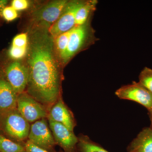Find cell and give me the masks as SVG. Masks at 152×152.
Returning <instances> with one entry per match:
<instances>
[{"instance_id": "obj_1", "label": "cell", "mask_w": 152, "mask_h": 152, "mask_svg": "<svg viewBox=\"0 0 152 152\" xmlns=\"http://www.w3.org/2000/svg\"><path fill=\"white\" fill-rule=\"evenodd\" d=\"M29 51L28 94L42 104L50 105L59 98L61 67L55 56L54 39L46 28L32 31Z\"/></svg>"}, {"instance_id": "obj_10", "label": "cell", "mask_w": 152, "mask_h": 152, "mask_svg": "<svg viewBox=\"0 0 152 152\" xmlns=\"http://www.w3.org/2000/svg\"><path fill=\"white\" fill-rule=\"evenodd\" d=\"M49 127L56 144L61 147L65 152H75L78 142V138L73 132L60 123L48 118Z\"/></svg>"}, {"instance_id": "obj_24", "label": "cell", "mask_w": 152, "mask_h": 152, "mask_svg": "<svg viewBox=\"0 0 152 152\" xmlns=\"http://www.w3.org/2000/svg\"><path fill=\"white\" fill-rule=\"evenodd\" d=\"M7 3V1L0 0V16H2V12L3 10L5 7Z\"/></svg>"}, {"instance_id": "obj_11", "label": "cell", "mask_w": 152, "mask_h": 152, "mask_svg": "<svg viewBox=\"0 0 152 152\" xmlns=\"http://www.w3.org/2000/svg\"><path fill=\"white\" fill-rule=\"evenodd\" d=\"M54 104L50 110L48 118L64 125L73 132L75 123L72 113L61 98Z\"/></svg>"}, {"instance_id": "obj_21", "label": "cell", "mask_w": 152, "mask_h": 152, "mask_svg": "<svg viewBox=\"0 0 152 152\" xmlns=\"http://www.w3.org/2000/svg\"><path fill=\"white\" fill-rule=\"evenodd\" d=\"M2 16L7 21H12L18 18V11L15 10L12 6L6 7L2 12Z\"/></svg>"}, {"instance_id": "obj_19", "label": "cell", "mask_w": 152, "mask_h": 152, "mask_svg": "<svg viewBox=\"0 0 152 152\" xmlns=\"http://www.w3.org/2000/svg\"><path fill=\"white\" fill-rule=\"evenodd\" d=\"M28 47L20 48L12 45L9 50V56L13 60L22 59L26 56L28 53Z\"/></svg>"}, {"instance_id": "obj_15", "label": "cell", "mask_w": 152, "mask_h": 152, "mask_svg": "<svg viewBox=\"0 0 152 152\" xmlns=\"http://www.w3.org/2000/svg\"><path fill=\"white\" fill-rule=\"evenodd\" d=\"M77 146L79 152H109L98 144L91 140L88 137L78 138Z\"/></svg>"}, {"instance_id": "obj_18", "label": "cell", "mask_w": 152, "mask_h": 152, "mask_svg": "<svg viewBox=\"0 0 152 152\" xmlns=\"http://www.w3.org/2000/svg\"><path fill=\"white\" fill-rule=\"evenodd\" d=\"M139 82L152 94V69L145 67L140 73Z\"/></svg>"}, {"instance_id": "obj_12", "label": "cell", "mask_w": 152, "mask_h": 152, "mask_svg": "<svg viewBox=\"0 0 152 152\" xmlns=\"http://www.w3.org/2000/svg\"><path fill=\"white\" fill-rule=\"evenodd\" d=\"M18 96L7 80L0 79V113L16 109Z\"/></svg>"}, {"instance_id": "obj_4", "label": "cell", "mask_w": 152, "mask_h": 152, "mask_svg": "<svg viewBox=\"0 0 152 152\" xmlns=\"http://www.w3.org/2000/svg\"><path fill=\"white\" fill-rule=\"evenodd\" d=\"M85 1H68L59 18L48 28L49 34L53 39L61 34L68 31L75 26L76 12Z\"/></svg>"}, {"instance_id": "obj_2", "label": "cell", "mask_w": 152, "mask_h": 152, "mask_svg": "<svg viewBox=\"0 0 152 152\" xmlns=\"http://www.w3.org/2000/svg\"><path fill=\"white\" fill-rule=\"evenodd\" d=\"M92 17L84 24L75 26L72 29L67 48L59 58L62 65H66L78 53L88 48L99 40L91 25Z\"/></svg>"}, {"instance_id": "obj_9", "label": "cell", "mask_w": 152, "mask_h": 152, "mask_svg": "<svg viewBox=\"0 0 152 152\" xmlns=\"http://www.w3.org/2000/svg\"><path fill=\"white\" fill-rule=\"evenodd\" d=\"M7 80L17 95L24 93L28 82V67L16 61L10 64L6 70Z\"/></svg>"}, {"instance_id": "obj_22", "label": "cell", "mask_w": 152, "mask_h": 152, "mask_svg": "<svg viewBox=\"0 0 152 152\" xmlns=\"http://www.w3.org/2000/svg\"><path fill=\"white\" fill-rule=\"evenodd\" d=\"M29 3L26 0H14L11 6L17 11L25 10L28 8Z\"/></svg>"}, {"instance_id": "obj_25", "label": "cell", "mask_w": 152, "mask_h": 152, "mask_svg": "<svg viewBox=\"0 0 152 152\" xmlns=\"http://www.w3.org/2000/svg\"><path fill=\"white\" fill-rule=\"evenodd\" d=\"M150 120L151 122V127L152 128V110L148 111Z\"/></svg>"}, {"instance_id": "obj_14", "label": "cell", "mask_w": 152, "mask_h": 152, "mask_svg": "<svg viewBox=\"0 0 152 152\" xmlns=\"http://www.w3.org/2000/svg\"><path fill=\"white\" fill-rule=\"evenodd\" d=\"M97 0L86 1L77 10L75 15V26H81L93 16L96 9Z\"/></svg>"}, {"instance_id": "obj_17", "label": "cell", "mask_w": 152, "mask_h": 152, "mask_svg": "<svg viewBox=\"0 0 152 152\" xmlns=\"http://www.w3.org/2000/svg\"><path fill=\"white\" fill-rule=\"evenodd\" d=\"M72 29L61 34L54 39V45L58 59L67 48Z\"/></svg>"}, {"instance_id": "obj_20", "label": "cell", "mask_w": 152, "mask_h": 152, "mask_svg": "<svg viewBox=\"0 0 152 152\" xmlns=\"http://www.w3.org/2000/svg\"><path fill=\"white\" fill-rule=\"evenodd\" d=\"M28 36L26 33H21L16 36L13 39L12 45L14 46L23 48L27 47Z\"/></svg>"}, {"instance_id": "obj_5", "label": "cell", "mask_w": 152, "mask_h": 152, "mask_svg": "<svg viewBox=\"0 0 152 152\" xmlns=\"http://www.w3.org/2000/svg\"><path fill=\"white\" fill-rule=\"evenodd\" d=\"M68 1H52L35 11L33 13L32 20L37 25L36 27L49 28L59 18Z\"/></svg>"}, {"instance_id": "obj_7", "label": "cell", "mask_w": 152, "mask_h": 152, "mask_svg": "<svg viewBox=\"0 0 152 152\" xmlns=\"http://www.w3.org/2000/svg\"><path fill=\"white\" fill-rule=\"evenodd\" d=\"M17 109L22 116L29 123L48 117V114L43 105L27 93L18 95Z\"/></svg>"}, {"instance_id": "obj_3", "label": "cell", "mask_w": 152, "mask_h": 152, "mask_svg": "<svg viewBox=\"0 0 152 152\" xmlns=\"http://www.w3.org/2000/svg\"><path fill=\"white\" fill-rule=\"evenodd\" d=\"M3 115V129L7 135L19 143L28 138L31 127L30 123L17 109Z\"/></svg>"}, {"instance_id": "obj_6", "label": "cell", "mask_w": 152, "mask_h": 152, "mask_svg": "<svg viewBox=\"0 0 152 152\" xmlns=\"http://www.w3.org/2000/svg\"><path fill=\"white\" fill-rule=\"evenodd\" d=\"M115 94L121 99L134 101L142 105L148 111L152 110V94L139 82L134 81L121 87Z\"/></svg>"}, {"instance_id": "obj_16", "label": "cell", "mask_w": 152, "mask_h": 152, "mask_svg": "<svg viewBox=\"0 0 152 152\" xmlns=\"http://www.w3.org/2000/svg\"><path fill=\"white\" fill-rule=\"evenodd\" d=\"M0 152H26L24 145L0 135Z\"/></svg>"}, {"instance_id": "obj_23", "label": "cell", "mask_w": 152, "mask_h": 152, "mask_svg": "<svg viewBox=\"0 0 152 152\" xmlns=\"http://www.w3.org/2000/svg\"><path fill=\"white\" fill-rule=\"evenodd\" d=\"M24 146L26 152H49L46 150L37 146L29 140L27 141Z\"/></svg>"}, {"instance_id": "obj_8", "label": "cell", "mask_w": 152, "mask_h": 152, "mask_svg": "<svg viewBox=\"0 0 152 152\" xmlns=\"http://www.w3.org/2000/svg\"><path fill=\"white\" fill-rule=\"evenodd\" d=\"M28 140L37 146L50 152L56 143L45 118L38 120L31 125Z\"/></svg>"}, {"instance_id": "obj_13", "label": "cell", "mask_w": 152, "mask_h": 152, "mask_svg": "<svg viewBox=\"0 0 152 152\" xmlns=\"http://www.w3.org/2000/svg\"><path fill=\"white\" fill-rule=\"evenodd\" d=\"M128 152H152V128H144L133 140Z\"/></svg>"}]
</instances>
